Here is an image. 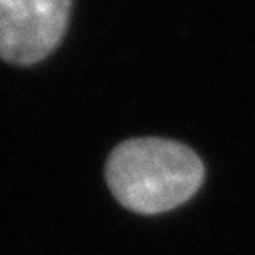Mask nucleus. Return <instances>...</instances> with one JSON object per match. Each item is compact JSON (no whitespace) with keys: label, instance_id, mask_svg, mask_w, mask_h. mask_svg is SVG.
Wrapping results in <instances>:
<instances>
[{"label":"nucleus","instance_id":"1","mask_svg":"<svg viewBox=\"0 0 255 255\" xmlns=\"http://www.w3.org/2000/svg\"><path fill=\"white\" fill-rule=\"evenodd\" d=\"M105 177L112 195L138 215H161L200 190L206 167L186 143L159 136L124 140L110 152Z\"/></svg>","mask_w":255,"mask_h":255},{"label":"nucleus","instance_id":"2","mask_svg":"<svg viewBox=\"0 0 255 255\" xmlns=\"http://www.w3.org/2000/svg\"><path fill=\"white\" fill-rule=\"evenodd\" d=\"M71 0H0V57L34 64L60 43Z\"/></svg>","mask_w":255,"mask_h":255}]
</instances>
